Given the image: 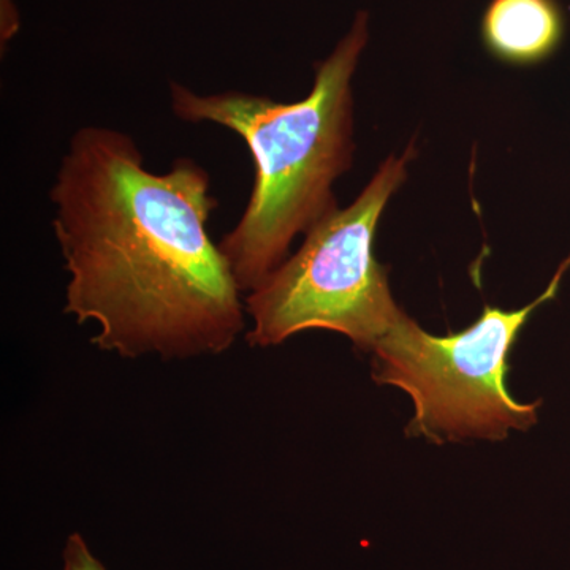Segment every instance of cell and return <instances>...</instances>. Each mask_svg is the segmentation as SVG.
<instances>
[{
	"instance_id": "cell-1",
	"label": "cell",
	"mask_w": 570,
	"mask_h": 570,
	"mask_svg": "<svg viewBox=\"0 0 570 570\" xmlns=\"http://www.w3.org/2000/svg\"><path fill=\"white\" fill-rule=\"evenodd\" d=\"M52 230L69 273L63 313L96 322L92 344L124 358L219 355L246 307L208 223L219 202L189 157L145 167L130 135L82 126L50 190Z\"/></svg>"
},
{
	"instance_id": "cell-2",
	"label": "cell",
	"mask_w": 570,
	"mask_h": 570,
	"mask_svg": "<svg viewBox=\"0 0 570 570\" xmlns=\"http://www.w3.org/2000/svg\"><path fill=\"white\" fill-rule=\"evenodd\" d=\"M367 37V13L358 11L351 31L316 63L311 92L294 104L243 91L205 96L178 81L168 85L176 118L225 127L253 154V193L219 242L242 292L264 283L296 236L337 209L333 186L354 160L352 78Z\"/></svg>"
},
{
	"instance_id": "cell-3",
	"label": "cell",
	"mask_w": 570,
	"mask_h": 570,
	"mask_svg": "<svg viewBox=\"0 0 570 570\" xmlns=\"http://www.w3.org/2000/svg\"><path fill=\"white\" fill-rule=\"evenodd\" d=\"M414 156L411 142L403 156L384 160L354 204L318 220L298 253L247 294L249 346H279L307 330H328L370 354L404 313L390 291L387 268L374 255V239Z\"/></svg>"
},
{
	"instance_id": "cell-4",
	"label": "cell",
	"mask_w": 570,
	"mask_h": 570,
	"mask_svg": "<svg viewBox=\"0 0 570 570\" xmlns=\"http://www.w3.org/2000/svg\"><path fill=\"white\" fill-rule=\"evenodd\" d=\"M569 266L570 255L530 305L517 311L485 305L474 324L448 336L430 335L401 314L370 351L371 376L411 397L407 436L434 444L504 441L510 431L538 423L540 401L520 403L510 395L509 355L532 313L557 298Z\"/></svg>"
},
{
	"instance_id": "cell-5",
	"label": "cell",
	"mask_w": 570,
	"mask_h": 570,
	"mask_svg": "<svg viewBox=\"0 0 570 570\" xmlns=\"http://www.w3.org/2000/svg\"><path fill=\"white\" fill-rule=\"evenodd\" d=\"M480 36L485 50L498 61L535 66L560 48L564 17L557 0H490Z\"/></svg>"
},
{
	"instance_id": "cell-6",
	"label": "cell",
	"mask_w": 570,
	"mask_h": 570,
	"mask_svg": "<svg viewBox=\"0 0 570 570\" xmlns=\"http://www.w3.org/2000/svg\"><path fill=\"white\" fill-rule=\"evenodd\" d=\"M62 558V570H107L78 532H73L67 539Z\"/></svg>"
},
{
	"instance_id": "cell-7",
	"label": "cell",
	"mask_w": 570,
	"mask_h": 570,
	"mask_svg": "<svg viewBox=\"0 0 570 570\" xmlns=\"http://www.w3.org/2000/svg\"><path fill=\"white\" fill-rule=\"evenodd\" d=\"M0 7H2V13H0V43H2L3 50L6 43H9L20 31V13H18L13 0H0Z\"/></svg>"
}]
</instances>
